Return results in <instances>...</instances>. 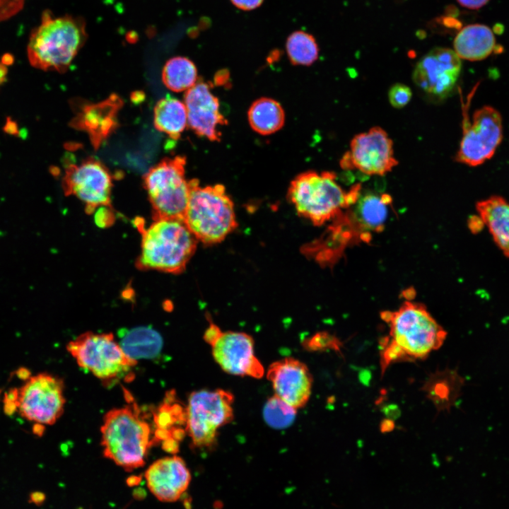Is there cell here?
<instances>
[{
    "mask_svg": "<svg viewBox=\"0 0 509 509\" xmlns=\"http://www.w3.org/2000/svg\"><path fill=\"white\" fill-rule=\"evenodd\" d=\"M381 318L389 334L380 341L382 373L392 363L424 359L441 347L447 332L420 303L406 301L397 310L384 311Z\"/></svg>",
    "mask_w": 509,
    "mask_h": 509,
    "instance_id": "cell-1",
    "label": "cell"
},
{
    "mask_svg": "<svg viewBox=\"0 0 509 509\" xmlns=\"http://www.w3.org/2000/svg\"><path fill=\"white\" fill-rule=\"evenodd\" d=\"M86 36L82 19L54 17L49 11H44L40 24L29 37L28 61L36 69L63 73L84 45Z\"/></svg>",
    "mask_w": 509,
    "mask_h": 509,
    "instance_id": "cell-2",
    "label": "cell"
},
{
    "mask_svg": "<svg viewBox=\"0 0 509 509\" xmlns=\"http://www.w3.org/2000/svg\"><path fill=\"white\" fill-rule=\"evenodd\" d=\"M136 226L141 233V254L136 261L139 269L173 274L185 271L198 240L183 220H156L145 228L139 219Z\"/></svg>",
    "mask_w": 509,
    "mask_h": 509,
    "instance_id": "cell-3",
    "label": "cell"
},
{
    "mask_svg": "<svg viewBox=\"0 0 509 509\" xmlns=\"http://www.w3.org/2000/svg\"><path fill=\"white\" fill-rule=\"evenodd\" d=\"M100 433L103 455L129 472L144 465L148 449L156 443L135 403L108 411Z\"/></svg>",
    "mask_w": 509,
    "mask_h": 509,
    "instance_id": "cell-4",
    "label": "cell"
},
{
    "mask_svg": "<svg viewBox=\"0 0 509 509\" xmlns=\"http://www.w3.org/2000/svg\"><path fill=\"white\" fill-rule=\"evenodd\" d=\"M359 185L345 192L336 181L333 172L306 171L291 182L288 197L298 213L315 226L339 216L360 196Z\"/></svg>",
    "mask_w": 509,
    "mask_h": 509,
    "instance_id": "cell-5",
    "label": "cell"
},
{
    "mask_svg": "<svg viewBox=\"0 0 509 509\" xmlns=\"http://www.w3.org/2000/svg\"><path fill=\"white\" fill-rule=\"evenodd\" d=\"M184 222L203 244L222 242L238 226L234 204L225 187L217 184L201 187L199 180H190Z\"/></svg>",
    "mask_w": 509,
    "mask_h": 509,
    "instance_id": "cell-6",
    "label": "cell"
},
{
    "mask_svg": "<svg viewBox=\"0 0 509 509\" xmlns=\"http://www.w3.org/2000/svg\"><path fill=\"white\" fill-rule=\"evenodd\" d=\"M185 156L165 158L143 176L153 221H184L190 192V180H187L185 175Z\"/></svg>",
    "mask_w": 509,
    "mask_h": 509,
    "instance_id": "cell-7",
    "label": "cell"
},
{
    "mask_svg": "<svg viewBox=\"0 0 509 509\" xmlns=\"http://www.w3.org/2000/svg\"><path fill=\"white\" fill-rule=\"evenodd\" d=\"M78 365L110 387L126 377L137 361L127 355L112 333L86 332L66 345Z\"/></svg>",
    "mask_w": 509,
    "mask_h": 509,
    "instance_id": "cell-8",
    "label": "cell"
},
{
    "mask_svg": "<svg viewBox=\"0 0 509 509\" xmlns=\"http://www.w3.org/2000/svg\"><path fill=\"white\" fill-rule=\"evenodd\" d=\"M233 394L223 389L190 393L185 408V431L194 447L215 445L218 430L233 419Z\"/></svg>",
    "mask_w": 509,
    "mask_h": 509,
    "instance_id": "cell-9",
    "label": "cell"
},
{
    "mask_svg": "<svg viewBox=\"0 0 509 509\" xmlns=\"http://www.w3.org/2000/svg\"><path fill=\"white\" fill-rule=\"evenodd\" d=\"M63 380L47 373L30 376L18 389L20 415L39 425H53L63 414L66 399Z\"/></svg>",
    "mask_w": 509,
    "mask_h": 509,
    "instance_id": "cell-10",
    "label": "cell"
},
{
    "mask_svg": "<svg viewBox=\"0 0 509 509\" xmlns=\"http://www.w3.org/2000/svg\"><path fill=\"white\" fill-rule=\"evenodd\" d=\"M503 139L502 117L497 110L484 106L471 119L464 118L463 134L455 160L477 166L490 159Z\"/></svg>",
    "mask_w": 509,
    "mask_h": 509,
    "instance_id": "cell-11",
    "label": "cell"
},
{
    "mask_svg": "<svg viewBox=\"0 0 509 509\" xmlns=\"http://www.w3.org/2000/svg\"><path fill=\"white\" fill-rule=\"evenodd\" d=\"M113 177L99 160L90 157L78 164L66 165L62 177L65 195H74L85 204L87 213L98 208L111 206Z\"/></svg>",
    "mask_w": 509,
    "mask_h": 509,
    "instance_id": "cell-12",
    "label": "cell"
},
{
    "mask_svg": "<svg viewBox=\"0 0 509 509\" xmlns=\"http://www.w3.org/2000/svg\"><path fill=\"white\" fill-rule=\"evenodd\" d=\"M339 163L344 170H358L368 175L382 176L390 172L398 162L388 134L380 127H373L351 139L349 151L344 154Z\"/></svg>",
    "mask_w": 509,
    "mask_h": 509,
    "instance_id": "cell-13",
    "label": "cell"
},
{
    "mask_svg": "<svg viewBox=\"0 0 509 509\" xmlns=\"http://www.w3.org/2000/svg\"><path fill=\"white\" fill-rule=\"evenodd\" d=\"M208 344L216 363L224 372L256 379L263 377L264 368L255 354V342L250 334L220 329Z\"/></svg>",
    "mask_w": 509,
    "mask_h": 509,
    "instance_id": "cell-14",
    "label": "cell"
},
{
    "mask_svg": "<svg viewBox=\"0 0 509 509\" xmlns=\"http://www.w3.org/2000/svg\"><path fill=\"white\" fill-rule=\"evenodd\" d=\"M461 69V59L454 50L435 47L416 64L413 81L425 93L442 98L452 90Z\"/></svg>",
    "mask_w": 509,
    "mask_h": 509,
    "instance_id": "cell-15",
    "label": "cell"
},
{
    "mask_svg": "<svg viewBox=\"0 0 509 509\" xmlns=\"http://www.w3.org/2000/svg\"><path fill=\"white\" fill-rule=\"evenodd\" d=\"M274 394L296 409L303 407L312 392V376L299 360L286 357L272 363L267 370Z\"/></svg>",
    "mask_w": 509,
    "mask_h": 509,
    "instance_id": "cell-16",
    "label": "cell"
},
{
    "mask_svg": "<svg viewBox=\"0 0 509 509\" xmlns=\"http://www.w3.org/2000/svg\"><path fill=\"white\" fill-rule=\"evenodd\" d=\"M184 103L187 112V124L199 136L211 141H220L218 127L227 124L220 112L218 98L211 93L208 83L201 81L186 90Z\"/></svg>",
    "mask_w": 509,
    "mask_h": 509,
    "instance_id": "cell-17",
    "label": "cell"
},
{
    "mask_svg": "<svg viewBox=\"0 0 509 509\" xmlns=\"http://www.w3.org/2000/svg\"><path fill=\"white\" fill-rule=\"evenodd\" d=\"M122 105L121 98L114 93L100 102L82 103L77 106L70 126L85 131L98 149L118 127V113Z\"/></svg>",
    "mask_w": 509,
    "mask_h": 509,
    "instance_id": "cell-18",
    "label": "cell"
},
{
    "mask_svg": "<svg viewBox=\"0 0 509 509\" xmlns=\"http://www.w3.org/2000/svg\"><path fill=\"white\" fill-rule=\"evenodd\" d=\"M144 476L150 491L163 502L177 501L187 489L192 479L185 462L177 455L156 460Z\"/></svg>",
    "mask_w": 509,
    "mask_h": 509,
    "instance_id": "cell-19",
    "label": "cell"
},
{
    "mask_svg": "<svg viewBox=\"0 0 509 509\" xmlns=\"http://www.w3.org/2000/svg\"><path fill=\"white\" fill-rule=\"evenodd\" d=\"M391 197L387 194L378 195L367 194L358 197L351 212L354 231L363 239V234L368 238L371 232L380 231L385 225L388 214V205Z\"/></svg>",
    "mask_w": 509,
    "mask_h": 509,
    "instance_id": "cell-20",
    "label": "cell"
},
{
    "mask_svg": "<svg viewBox=\"0 0 509 509\" xmlns=\"http://www.w3.org/2000/svg\"><path fill=\"white\" fill-rule=\"evenodd\" d=\"M454 51L460 59L480 61L500 51L492 30L481 24L468 25L455 37Z\"/></svg>",
    "mask_w": 509,
    "mask_h": 509,
    "instance_id": "cell-21",
    "label": "cell"
},
{
    "mask_svg": "<svg viewBox=\"0 0 509 509\" xmlns=\"http://www.w3.org/2000/svg\"><path fill=\"white\" fill-rule=\"evenodd\" d=\"M476 209L495 243L509 258V201L498 195L491 196L478 201Z\"/></svg>",
    "mask_w": 509,
    "mask_h": 509,
    "instance_id": "cell-22",
    "label": "cell"
},
{
    "mask_svg": "<svg viewBox=\"0 0 509 509\" xmlns=\"http://www.w3.org/2000/svg\"><path fill=\"white\" fill-rule=\"evenodd\" d=\"M153 124L158 131L178 139L187 125L185 103L170 96L159 100L153 110Z\"/></svg>",
    "mask_w": 509,
    "mask_h": 509,
    "instance_id": "cell-23",
    "label": "cell"
},
{
    "mask_svg": "<svg viewBox=\"0 0 509 509\" xmlns=\"http://www.w3.org/2000/svg\"><path fill=\"white\" fill-rule=\"evenodd\" d=\"M120 346L124 353L136 360L158 355L163 346L160 335L153 329L141 327L122 330Z\"/></svg>",
    "mask_w": 509,
    "mask_h": 509,
    "instance_id": "cell-24",
    "label": "cell"
},
{
    "mask_svg": "<svg viewBox=\"0 0 509 509\" xmlns=\"http://www.w3.org/2000/svg\"><path fill=\"white\" fill-rule=\"evenodd\" d=\"M247 115L252 129L262 135L279 131L285 122L283 107L279 102L269 98L256 100L250 107Z\"/></svg>",
    "mask_w": 509,
    "mask_h": 509,
    "instance_id": "cell-25",
    "label": "cell"
},
{
    "mask_svg": "<svg viewBox=\"0 0 509 509\" xmlns=\"http://www.w3.org/2000/svg\"><path fill=\"white\" fill-rule=\"evenodd\" d=\"M197 70L188 58L175 57L165 64L162 71L164 85L174 92L187 90L198 81Z\"/></svg>",
    "mask_w": 509,
    "mask_h": 509,
    "instance_id": "cell-26",
    "label": "cell"
},
{
    "mask_svg": "<svg viewBox=\"0 0 509 509\" xmlns=\"http://www.w3.org/2000/svg\"><path fill=\"white\" fill-rule=\"evenodd\" d=\"M286 49L294 65L310 66L317 61L319 47L315 37L304 31L292 33L287 38Z\"/></svg>",
    "mask_w": 509,
    "mask_h": 509,
    "instance_id": "cell-27",
    "label": "cell"
},
{
    "mask_svg": "<svg viewBox=\"0 0 509 509\" xmlns=\"http://www.w3.org/2000/svg\"><path fill=\"white\" fill-rule=\"evenodd\" d=\"M296 412L297 409L274 394L267 399L263 409V417L271 428L283 429L293 423Z\"/></svg>",
    "mask_w": 509,
    "mask_h": 509,
    "instance_id": "cell-28",
    "label": "cell"
},
{
    "mask_svg": "<svg viewBox=\"0 0 509 509\" xmlns=\"http://www.w3.org/2000/svg\"><path fill=\"white\" fill-rule=\"evenodd\" d=\"M452 373L435 375L426 384V390L430 398L440 406H447L454 399L453 387L450 378Z\"/></svg>",
    "mask_w": 509,
    "mask_h": 509,
    "instance_id": "cell-29",
    "label": "cell"
},
{
    "mask_svg": "<svg viewBox=\"0 0 509 509\" xmlns=\"http://www.w3.org/2000/svg\"><path fill=\"white\" fill-rule=\"evenodd\" d=\"M305 349L312 351L325 350L340 351L342 344L339 339L328 332H318L303 343Z\"/></svg>",
    "mask_w": 509,
    "mask_h": 509,
    "instance_id": "cell-30",
    "label": "cell"
},
{
    "mask_svg": "<svg viewBox=\"0 0 509 509\" xmlns=\"http://www.w3.org/2000/svg\"><path fill=\"white\" fill-rule=\"evenodd\" d=\"M411 97V88L403 83L394 84L388 92L390 103L395 108L405 107L410 102Z\"/></svg>",
    "mask_w": 509,
    "mask_h": 509,
    "instance_id": "cell-31",
    "label": "cell"
},
{
    "mask_svg": "<svg viewBox=\"0 0 509 509\" xmlns=\"http://www.w3.org/2000/svg\"><path fill=\"white\" fill-rule=\"evenodd\" d=\"M24 2L25 0H0V21L18 13L23 8Z\"/></svg>",
    "mask_w": 509,
    "mask_h": 509,
    "instance_id": "cell-32",
    "label": "cell"
},
{
    "mask_svg": "<svg viewBox=\"0 0 509 509\" xmlns=\"http://www.w3.org/2000/svg\"><path fill=\"white\" fill-rule=\"evenodd\" d=\"M111 206H103L97 212L95 216L96 223L101 227L109 226L112 224L114 218Z\"/></svg>",
    "mask_w": 509,
    "mask_h": 509,
    "instance_id": "cell-33",
    "label": "cell"
},
{
    "mask_svg": "<svg viewBox=\"0 0 509 509\" xmlns=\"http://www.w3.org/2000/svg\"><path fill=\"white\" fill-rule=\"evenodd\" d=\"M18 389H12L4 397V410L6 414H13L18 408Z\"/></svg>",
    "mask_w": 509,
    "mask_h": 509,
    "instance_id": "cell-34",
    "label": "cell"
},
{
    "mask_svg": "<svg viewBox=\"0 0 509 509\" xmlns=\"http://www.w3.org/2000/svg\"><path fill=\"white\" fill-rule=\"evenodd\" d=\"M236 8L242 11H252L262 5L264 0H230Z\"/></svg>",
    "mask_w": 509,
    "mask_h": 509,
    "instance_id": "cell-35",
    "label": "cell"
},
{
    "mask_svg": "<svg viewBox=\"0 0 509 509\" xmlns=\"http://www.w3.org/2000/svg\"><path fill=\"white\" fill-rule=\"evenodd\" d=\"M457 2L462 6L471 8L477 9L484 6L489 0H457Z\"/></svg>",
    "mask_w": 509,
    "mask_h": 509,
    "instance_id": "cell-36",
    "label": "cell"
},
{
    "mask_svg": "<svg viewBox=\"0 0 509 509\" xmlns=\"http://www.w3.org/2000/svg\"><path fill=\"white\" fill-rule=\"evenodd\" d=\"M45 500V495L40 492H34L30 496V501L35 504H40Z\"/></svg>",
    "mask_w": 509,
    "mask_h": 509,
    "instance_id": "cell-37",
    "label": "cell"
},
{
    "mask_svg": "<svg viewBox=\"0 0 509 509\" xmlns=\"http://www.w3.org/2000/svg\"><path fill=\"white\" fill-rule=\"evenodd\" d=\"M394 425L391 421H384L382 423V430L385 432L390 431L393 428Z\"/></svg>",
    "mask_w": 509,
    "mask_h": 509,
    "instance_id": "cell-38",
    "label": "cell"
}]
</instances>
